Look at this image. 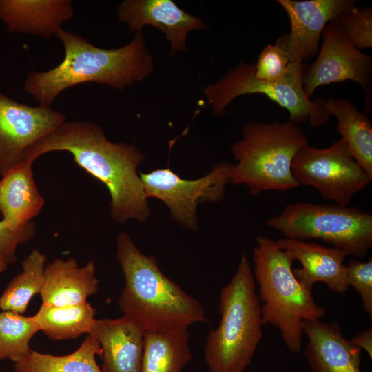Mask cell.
Returning a JSON list of instances; mask_svg holds the SVG:
<instances>
[{
	"label": "cell",
	"mask_w": 372,
	"mask_h": 372,
	"mask_svg": "<svg viewBox=\"0 0 372 372\" xmlns=\"http://www.w3.org/2000/svg\"><path fill=\"white\" fill-rule=\"evenodd\" d=\"M276 243L301 263L302 267L293 269V273L302 285L312 289L315 283L322 282L331 291L339 294L347 291L349 286L344 263L348 255L347 252L288 238H280Z\"/></svg>",
	"instance_id": "2e32d148"
},
{
	"label": "cell",
	"mask_w": 372,
	"mask_h": 372,
	"mask_svg": "<svg viewBox=\"0 0 372 372\" xmlns=\"http://www.w3.org/2000/svg\"><path fill=\"white\" fill-rule=\"evenodd\" d=\"M302 62H291L287 74L280 80L269 81L257 79L254 65L240 62L223 78L204 89L214 113L222 116L229 103L244 94H262L287 110L289 121L302 124L307 120L313 128L324 124L330 117L324 100L312 101L304 92Z\"/></svg>",
	"instance_id": "ba28073f"
},
{
	"label": "cell",
	"mask_w": 372,
	"mask_h": 372,
	"mask_svg": "<svg viewBox=\"0 0 372 372\" xmlns=\"http://www.w3.org/2000/svg\"><path fill=\"white\" fill-rule=\"evenodd\" d=\"M47 257L34 249L22 262L23 271L8 285L0 297V309L24 313L32 298L40 293L45 283Z\"/></svg>",
	"instance_id": "d4e9b609"
},
{
	"label": "cell",
	"mask_w": 372,
	"mask_h": 372,
	"mask_svg": "<svg viewBox=\"0 0 372 372\" xmlns=\"http://www.w3.org/2000/svg\"><path fill=\"white\" fill-rule=\"evenodd\" d=\"M144 333L123 316L96 319L89 334L97 340L102 349V371L140 372Z\"/></svg>",
	"instance_id": "e0dca14e"
},
{
	"label": "cell",
	"mask_w": 372,
	"mask_h": 372,
	"mask_svg": "<svg viewBox=\"0 0 372 372\" xmlns=\"http://www.w3.org/2000/svg\"><path fill=\"white\" fill-rule=\"evenodd\" d=\"M348 40L358 50L372 47V8L355 6L335 19Z\"/></svg>",
	"instance_id": "4316f807"
},
{
	"label": "cell",
	"mask_w": 372,
	"mask_h": 372,
	"mask_svg": "<svg viewBox=\"0 0 372 372\" xmlns=\"http://www.w3.org/2000/svg\"><path fill=\"white\" fill-rule=\"evenodd\" d=\"M116 258L125 278L118 306L145 332L208 322L203 305L166 276L155 256L142 253L126 232L117 237Z\"/></svg>",
	"instance_id": "3957f363"
},
{
	"label": "cell",
	"mask_w": 372,
	"mask_h": 372,
	"mask_svg": "<svg viewBox=\"0 0 372 372\" xmlns=\"http://www.w3.org/2000/svg\"><path fill=\"white\" fill-rule=\"evenodd\" d=\"M55 151L72 154L79 166L105 185L112 218L122 224L147 219V198L137 173L145 156L136 147L111 142L94 122L65 121L29 147L24 161L32 164L40 156Z\"/></svg>",
	"instance_id": "6da1fadb"
},
{
	"label": "cell",
	"mask_w": 372,
	"mask_h": 372,
	"mask_svg": "<svg viewBox=\"0 0 372 372\" xmlns=\"http://www.w3.org/2000/svg\"><path fill=\"white\" fill-rule=\"evenodd\" d=\"M349 286L351 285L360 294L364 310L372 319V259L361 262L351 259L346 265Z\"/></svg>",
	"instance_id": "f1b7e54d"
},
{
	"label": "cell",
	"mask_w": 372,
	"mask_h": 372,
	"mask_svg": "<svg viewBox=\"0 0 372 372\" xmlns=\"http://www.w3.org/2000/svg\"><path fill=\"white\" fill-rule=\"evenodd\" d=\"M322 37V44L316 61L303 73L306 95L311 98L318 87L347 80L356 82L369 94L371 56L348 40L335 19L326 25Z\"/></svg>",
	"instance_id": "7c38bea8"
},
{
	"label": "cell",
	"mask_w": 372,
	"mask_h": 372,
	"mask_svg": "<svg viewBox=\"0 0 372 372\" xmlns=\"http://www.w3.org/2000/svg\"><path fill=\"white\" fill-rule=\"evenodd\" d=\"M35 235V227L23 231H14L0 220V258L7 265L16 261V249L19 245L24 244Z\"/></svg>",
	"instance_id": "f546056e"
},
{
	"label": "cell",
	"mask_w": 372,
	"mask_h": 372,
	"mask_svg": "<svg viewBox=\"0 0 372 372\" xmlns=\"http://www.w3.org/2000/svg\"><path fill=\"white\" fill-rule=\"evenodd\" d=\"M324 107L336 118V130L354 158L372 178V126L367 115L344 98L329 99Z\"/></svg>",
	"instance_id": "7402d4cb"
},
{
	"label": "cell",
	"mask_w": 372,
	"mask_h": 372,
	"mask_svg": "<svg viewBox=\"0 0 372 372\" xmlns=\"http://www.w3.org/2000/svg\"><path fill=\"white\" fill-rule=\"evenodd\" d=\"M350 341L360 349H364L369 358H372L371 328L357 333Z\"/></svg>",
	"instance_id": "4dcf8cb0"
},
{
	"label": "cell",
	"mask_w": 372,
	"mask_h": 372,
	"mask_svg": "<svg viewBox=\"0 0 372 372\" xmlns=\"http://www.w3.org/2000/svg\"><path fill=\"white\" fill-rule=\"evenodd\" d=\"M267 225L285 238L321 239L356 257L364 258L372 247V214L347 205L297 202L269 218Z\"/></svg>",
	"instance_id": "52a82bcc"
},
{
	"label": "cell",
	"mask_w": 372,
	"mask_h": 372,
	"mask_svg": "<svg viewBox=\"0 0 372 372\" xmlns=\"http://www.w3.org/2000/svg\"><path fill=\"white\" fill-rule=\"evenodd\" d=\"M7 264L0 258V273H2L7 267Z\"/></svg>",
	"instance_id": "1f68e13d"
},
{
	"label": "cell",
	"mask_w": 372,
	"mask_h": 372,
	"mask_svg": "<svg viewBox=\"0 0 372 372\" xmlns=\"http://www.w3.org/2000/svg\"><path fill=\"white\" fill-rule=\"evenodd\" d=\"M187 328L145 331L140 372H181L191 360Z\"/></svg>",
	"instance_id": "44dd1931"
},
{
	"label": "cell",
	"mask_w": 372,
	"mask_h": 372,
	"mask_svg": "<svg viewBox=\"0 0 372 372\" xmlns=\"http://www.w3.org/2000/svg\"><path fill=\"white\" fill-rule=\"evenodd\" d=\"M233 165L220 163L203 177L185 180L169 168L139 172L147 198L162 200L172 218L190 230L198 228L196 208L199 203H216L224 198L228 173Z\"/></svg>",
	"instance_id": "30bf717a"
},
{
	"label": "cell",
	"mask_w": 372,
	"mask_h": 372,
	"mask_svg": "<svg viewBox=\"0 0 372 372\" xmlns=\"http://www.w3.org/2000/svg\"><path fill=\"white\" fill-rule=\"evenodd\" d=\"M287 14L290 32L276 41L290 62H302L320 50V37L326 25L347 9L355 6L350 0H278Z\"/></svg>",
	"instance_id": "4fadbf2b"
},
{
	"label": "cell",
	"mask_w": 372,
	"mask_h": 372,
	"mask_svg": "<svg viewBox=\"0 0 372 372\" xmlns=\"http://www.w3.org/2000/svg\"><path fill=\"white\" fill-rule=\"evenodd\" d=\"M45 283L40 293L43 304L63 307L87 302L88 296L98 292L93 261L79 267L76 260L56 258L45 265Z\"/></svg>",
	"instance_id": "ffe728a7"
},
{
	"label": "cell",
	"mask_w": 372,
	"mask_h": 372,
	"mask_svg": "<svg viewBox=\"0 0 372 372\" xmlns=\"http://www.w3.org/2000/svg\"><path fill=\"white\" fill-rule=\"evenodd\" d=\"M55 36L64 48L63 61L48 71L30 72L24 81L25 91L39 105L50 107L62 92L83 83H97L122 90L154 70L143 30L136 32L127 45L113 49L94 45L63 28Z\"/></svg>",
	"instance_id": "7a4b0ae2"
},
{
	"label": "cell",
	"mask_w": 372,
	"mask_h": 372,
	"mask_svg": "<svg viewBox=\"0 0 372 372\" xmlns=\"http://www.w3.org/2000/svg\"><path fill=\"white\" fill-rule=\"evenodd\" d=\"M253 250L254 278L258 285L263 325L276 327L290 352L300 353L304 320H320L325 310L315 301L311 289L296 278L295 260L273 240L258 236Z\"/></svg>",
	"instance_id": "277c9868"
},
{
	"label": "cell",
	"mask_w": 372,
	"mask_h": 372,
	"mask_svg": "<svg viewBox=\"0 0 372 372\" xmlns=\"http://www.w3.org/2000/svg\"><path fill=\"white\" fill-rule=\"evenodd\" d=\"M102 355L97 340L87 334L77 350L66 355H53L31 350L14 363L15 372H103L96 361Z\"/></svg>",
	"instance_id": "603a6c76"
},
{
	"label": "cell",
	"mask_w": 372,
	"mask_h": 372,
	"mask_svg": "<svg viewBox=\"0 0 372 372\" xmlns=\"http://www.w3.org/2000/svg\"><path fill=\"white\" fill-rule=\"evenodd\" d=\"M44 199L33 177L32 164L23 161L0 180V213L2 222L14 231L34 226L31 220L41 211Z\"/></svg>",
	"instance_id": "d6986e66"
},
{
	"label": "cell",
	"mask_w": 372,
	"mask_h": 372,
	"mask_svg": "<svg viewBox=\"0 0 372 372\" xmlns=\"http://www.w3.org/2000/svg\"><path fill=\"white\" fill-rule=\"evenodd\" d=\"M291 171L299 186L313 187L323 198L344 206L372 180L342 138L325 149L303 147L292 161Z\"/></svg>",
	"instance_id": "9c48e42d"
},
{
	"label": "cell",
	"mask_w": 372,
	"mask_h": 372,
	"mask_svg": "<svg viewBox=\"0 0 372 372\" xmlns=\"http://www.w3.org/2000/svg\"><path fill=\"white\" fill-rule=\"evenodd\" d=\"M291 62L276 43L265 46L254 65L255 76L260 80L277 81L289 72Z\"/></svg>",
	"instance_id": "83f0119b"
},
{
	"label": "cell",
	"mask_w": 372,
	"mask_h": 372,
	"mask_svg": "<svg viewBox=\"0 0 372 372\" xmlns=\"http://www.w3.org/2000/svg\"><path fill=\"white\" fill-rule=\"evenodd\" d=\"M116 14L132 32L142 30L145 25L160 29L170 42V57L186 50L190 31L207 28L172 0H125L117 7Z\"/></svg>",
	"instance_id": "5bb4252c"
},
{
	"label": "cell",
	"mask_w": 372,
	"mask_h": 372,
	"mask_svg": "<svg viewBox=\"0 0 372 372\" xmlns=\"http://www.w3.org/2000/svg\"><path fill=\"white\" fill-rule=\"evenodd\" d=\"M96 310L87 302L63 307L42 304L34 316L40 331L53 340L74 339L89 334Z\"/></svg>",
	"instance_id": "cb8c5ba5"
},
{
	"label": "cell",
	"mask_w": 372,
	"mask_h": 372,
	"mask_svg": "<svg viewBox=\"0 0 372 372\" xmlns=\"http://www.w3.org/2000/svg\"><path fill=\"white\" fill-rule=\"evenodd\" d=\"M220 320L204 348L210 372H244L262 335L261 303L249 260L242 254L237 270L220 292Z\"/></svg>",
	"instance_id": "5b68a950"
},
{
	"label": "cell",
	"mask_w": 372,
	"mask_h": 372,
	"mask_svg": "<svg viewBox=\"0 0 372 372\" xmlns=\"http://www.w3.org/2000/svg\"><path fill=\"white\" fill-rule=\"evenodd\" d=\"M74 15L70 0H0V21L10 33L49 39Z\"/></svg>",
	"instance_id": "ac0fdd59"
},
{
	"label": "cell",
	"mask_w": 372,
	"mask_h": 372,
	"mask_svg": "<svg viewBox=\"0 0 372 372\" xmlns=\"http://www.w3.org/2000/svg\"><path fill=\"white\" fill-rule=\"evenodd\" d=\"M242 131V139L231 146L238 163L229 171V182L245 184L253 196L299 187L293 176L291 163L309 141L298 125L289 121H249Z\"/></svg>",
	"instance_id": "8992f818"
},
{
	"label": "cell",
	"mask_w": 372,
	"mask_h": 372,
	"mask_svg": "<svg viewBox=\"0 0 372 372\" xmlns=\"http://www.w3.org/2000/svg\"><path fill=\"white\" fill-rule=\"evenodd\" d=\"M65 121L50 107L30 106L0 90V176L24 161L29 147Z\"/></svg>",
	"instance_id": "8fae6325"
},
{
	"label": "cell",
	"mask_w": 372,
	"mask_h": 372,
	"mask_svg": "<svg viewBox=\"0 0 372 372\" xmlns=\"http://www.w3.org/2000/svg\"><path fill=\"white\" fill-rule=\"evenodd\" d=\"M40 331L34 316L12 311L0 313V361L9 359L14 363L31 351L29 342Z\"/></svg>",
	"instance_id": "484cf974"
},
{
	"label": "cell",
	"mask_w": 372,
	"mask_h": 372,
	"mask_svg": "<svg viewBox=\"0 0 372 372\" xmlns=\"http://www.w3.org/2000/svg\"><path fill=\"white\" fill-rule=\"evenodd\" d=\"M304 355L312 372H361V349L344 338L336 321L304 320Z\"/></svg>",
	"instance_id": "9a60e30c"
}]
</instances>
